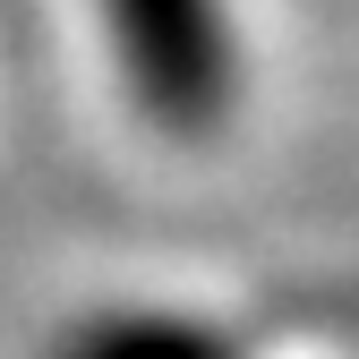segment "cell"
<instances>
[{"label":"cell","instance_id":"7a4b0ae2","mask_svg":"<svg viewBox=\"0 0 359 359\" xmlns=\"http://www.w3.org/2000/svg\"><path fill=\"white\" fill-rule=\"evenodd\" d=\"M69 359H240V351L189 317H103L69 342Z\"/></svg>","mask_w":359,"mask_h":359},{"label":"cell","instance_id":"6da1fadb","mask_svg":"<svg viewBox=\"0 0 359 359\" xmlns=\"http://www.w3.org/2000/svg\"><path fill=\"white\" fill-rule=\"evenodd\" d=\"M128 95L163 128H214L231 111V26L222 0H103Z\"/></svg>","mask_w":359,"mask_h":359}]
</instances>
